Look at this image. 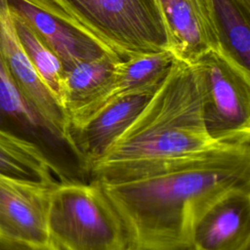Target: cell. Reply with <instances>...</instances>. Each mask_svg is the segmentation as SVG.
<instances>
[{"label":"cell","mask_w":250,"mask_h":250,"mask_svg":"<svg viewBox=\"0 0 250 250\" xmlns=\"http://www.w3.org/2000/svg\"><path fill=\"white\" fill-rule=\"evenodd\" d=\"M177 60L173 52L167 50L116 62L111 89L98 108L127 94L156 90Z\"/></svg>","instance_id":"13"},{"label":"cell","mask_w":250,"mask_h":250,"mask_svg":"<svg viewBox=\"0 0 250 250\" xmlns=\"http://www.w3.org/2000/svg\"><path fill=\"white\" fill-rule=\"evenodd\" d=\"M0 176V234L29 241H49L47 215L51 188Z\"/></svg>","instance_id":"9"},{"label":"cell","mask_w":250,"mask_h":250,"mask_svg":"<svg viewBox=\"0 0 250 250\" xmlns=\"http://www.w3.org/2000/svg\"><path fill=\"white\" fill-rule=\"evenodd\" d=\"M47 228L61 250H127L125 227L93 180L62 181L51 188Z\"/></svg>","instance_id":"4"},{"label":"cell","mask_w":250,"mask_h":250,"mask_svg":"<svg viewBox=\"0 0 250 250\" xmlns=\"http://www.w3.org/2000/svg\"><path fill=\"white\" fill-rule=\"evenodd\" d=\"M204 93L198 65L177 60L133 123L94 166L186 157L227 143L213 139L206 129Z\"/></svg>","instance_id":"2"},{"label":"cell","mask_w":250,"mask_h":250,"mask_svg":"<svg viewBox=\"0 0 250 250\" xmlns=\"http://www.w3.org/2000/svg\"><path fill=\"white\" fill-rule=\"evenodd\" d=\"M59 57L64 68L107 54L97 43L55 14L43 0H6ZM108 55V54H107Z\"/></svg>","instance_id":"11"},{"label":"cell","mask_w":250,"mask_h":250,"mask_svg":"<svg viewBox=\"0 0 250 250\" xmlns=\"http://www.w3.org/2000/svg\"><path fill=\"white\" fill-rule=\"evenodd\" d=\"M59 170L43 147L0 126V176L54 187Z\"/></svg>","instance_id":"12"},{"label":"cell","mask_w":250,"mask_h":250,"mask_svg":"<svg viewBox=\"0 0 250 250\" xmlns=\"http://www.w3.org/2000/svg\"><path fill=\"white\" fill-rule=\"evenodd\" d=\"M0 250H61L52 241L29 242L6 237L0 234Z\"/></svg>","instance_id":"17"},{"label":"cell","mask_w":250,"mask_h":250,"mask_svg":"<svg viewBox=\"0 0 250 250\" xmlns=\"http://www.w3.org/2000/svg\"><path fill=\"white\" fill-rule=\"evenodd\" d=\"M235 250H250V239H247L246 241H244L238 248H236Z\"/></svg>","instance_id":"19"},{"label":"cell","mask_w":250,"mask_h":250,"mask_svg":"<svg viewBox=\"0 0 250 250\" xmlns=\"http://www.w3.org/2000/svg\"><path fill=\"white\" fill-rule=\"evenodd\" d=\"M237 3L248 13H250V0H236Z\"/></svg>","instance_id":"18"},{"label":"cell","mask_w":250,"mask_h":250,"mask_svg":"<svg viewBox=\"0 0 250 250\" xmlns=\"http://www.w3.org/2000/svg\"><path fill=\"white\" fill-rule=\"evenodd\" d=\"M186 250H196V249H194V248H189V249H186Z\"/></svg>","instance_id":"20"},{"label":"cell","mask_w":250,"mask_h":250,"mask_svg":"<svg viewBox=\"0 0 250 250\" xmlns=\"http://www.w3.org/2000/svg\"><path fill=\"white\" fill-rule=\"evenodd\" d=\"M0 117L28 133L44 131L52 136L40 117L9 78L0 59ZM53 137V136H52Z\"/></svg>","instance_id":"16"},{"label":"cell","mask_w":250,"mask_h":250,"mask_svg":"<svg viewBox=\"0 0 250 250\" xmlns=\"http://www.w3.org/2000/svg\"><path fill=\"white\" fill-rule=\"evenodd\" d=\"M67 23L119 61L171 51L156 0H43Z\"/></svg>","instance_id":"3"},{"label":"cell","mask_w":250,"mask_h":250,"mask_svg":"<svg viewBox=\"0 0 250 250\" xmlns=\"http://www.w3.org/2000/svg\"><path fill=\"white\" fill-rule=\"evenodd\" d=\"M204 82L203 117L220 142L250 143V69L221 45L196 62Z\"/></svg>","instance_id":"5"},{"label":"cell","mask_w":250,"mask_h":250,"mask_svg":"<svg viewBox=\"0 0 250 250\" xmlns=\"http://www.w3.org/2000/svg\"><path fill=\"white\" fill-rule=\"evenodd\" d=\"M127 250H136V249H133V248H130V247H129Z\"/></svg>","instance_id":"21"},{"label":"cell","mask_w":250,"mask_h":250,"mask_svg":"<svg viewBox=\"0 0 250 250\" xmlns=\"http://www.w3.org/2000/svg\"><path fill=\"white\" fill-rule=\"evenodd\" d=\"M156 1L178 60L192 63L207 51L224 45L214 0Z\"/></svg>","instance_id":"8"},{"label":"cell","mask_w":250,"mask_h":250,"mask_svg":"<svg viewBox=\"0 0 250 250\" xmlns=\"http://www.w3.org/2000/svg\"><path fill=\"white\" fill-rule=\"evenodd\" d=\"M88 173L119 215L130 248L186 250L206 208L250 185V143H224L173 159L101 164Z\"/></svg>","instance_id":"1"},{"label":"cell","mask_w":250,"mask_h":250,"mask_svg":"<svg viewBox=\"0 0 250 250\" xmlns=\"http://www.w3.org/2000/svg\"><path fill=\"white\" fill-rule=\"evenodd\" d=\"M154 91L132 93L115 98L79 124L67 127L65 144L83 169L89 172L104 157L107 149L143 110Z\"/></svg>","instance_id":"7"},{"label":"cell","mask_w":250,"mask_h":250,"mask_svg":"<svg viewBox=\"0 0 250 250\" xmlns=\"http://www.w3.org/2000/svg\"><path fill=\"white\" fill-rule=\"evenodd\" d=\"M0 59L18 91L54 139L65 143L67 116L42 82L17 35L6 0H0Z\"/></svg>","instance_id":"6"},{"label":"cell","mask_w":250,"mask_h":250,"mask_svg":"<svg viewBox=\"0 0 250 250\" xmlns=\"http://www.w3.org/2000/svg\"><path fill=\"white\" fill-rule=\"evenodd\" d=\"M214 5L224 45L250 69V13L236 0H214Z\"/></svg>","instance_id":"15"},{"label":"cell","mask_w":250,"mask_h":250,"mask_svg":"<svg viewBox=\"0 0 250 250\" xmlns=\"http://www.w3.org/2000/svg\"><path fill=\"white\" fill-rule=\"evenodd\" d=\"M250 239V185L218 197L196 220L191 246L196 250H235Z\"/></svg>","instance_id":"10"},{"label":"cell","mask_w":250,"mask_h":250,"mask_svg":"<svg viewBox=\"0 0 250 250\" xmlns=\"http://www.w3.org/2000/svg\"><path fill=\"white\" fill-rule=\"evenodd\" d=\"M11 17L19 40L31 64L42 82L62 105L64 74L62 61L21 17L13 12H11Z\"/></svg>","instance_id":"14"}]
</instances>
